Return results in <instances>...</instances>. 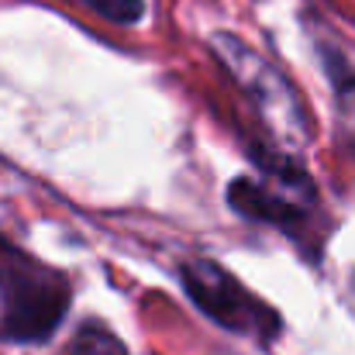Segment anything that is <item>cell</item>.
Returning a JSON list of instances; mask_svg holds the SVG:
<instances>
[{"mask_svg":"<svg viewBox=\"0 0 355 355\" xmlns=\"http://www.w3.org/2000/svg\"><path fill=\"white\" fill-rule=\"evenodd\" d=\"M0 335L10 342H42L59 328L69 307V283L62 272L0 241Z\"/></svg>","mask_w":355,"mask_h":355,"instance_id":"6da1fadb","label":"cell"},{"mask_svg":"<svg viewBox=\"0 0 355 355\" xmlns=\"http://www.w3.org/2000/svg\"><path fill=\"white\" fill-rule=\"evenodd\" d=\"M214 45H218V55L225 59V66L235 73L238 87L252 97L259 114L269 121V128L290 145L304 141L311 135L307 131L311 124H307V114H304L300 94L286 83V76L232 35H218Z\"/></svg>","mask_w":355,"mask_h":355,"instance_id":"7a4b0ae2","label":"cell"},{"mask_svg":"<svg viewBox=\"0 0 355 355\" xmlns=\"http://www.w3.org/2000/svg\"><path fill=\"white\" fill-rule=\"evenodd\" d=\"M183 283L193 297V304L211 314L218 324L241 331L248 338L269 342L279 331V318L272 307H266L255 293H248L228 269L218 262H190L183 266Z\"/></svg>","mask_w":355,"mask_h":355,"instance_id":"3957f363","label":"cell"},{"mask_svg":"<svg viewBox=\"0 0 355 355\" xmlns=\"http://www.w3.org/2000/svg\"><path fill=\"white\" fill-rule=\"evenodd\" d=\"M228 200L238 214L245 218H255V221H272V225H283L290 218H297V207L286 204L279 193H272L269 187L255 183V180H235L232 190H228Z\"/></svg>","mask_w":355,"mask_h":355,"instance_id":"277c9868","label":"cell"},{"mask_svg":"<svg viewBox=\"0 0 355 355\" xmlns=\"http://www.w3.org/2000/svg\"><path fill=\"white\" fill-rule=\"evenodd\" d=\"M69 355H128V352H124V345H121L107 328H101V324L90 321V324H83V328L76 331V338L69 342Z\"/></svg>","mask_w":355,"mask_h":355,"instance_id":"5b68a950","label":"cell"},{"mask_svg":"<svg viewBox=\"0 0 355 355\" xmlns=\"http://www.w3.org/2000/svg\"><path fill=\"white\" fill-rule=\"evenodd\" d=\"M87 7H94L97 14L118 21V24H131L141 17V0H83Z\"/></svg>","mask_w":355,"mask_h":355,"instance_id":"8992f818","label":"cell"}]
</instances>
